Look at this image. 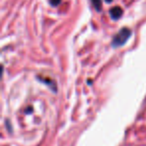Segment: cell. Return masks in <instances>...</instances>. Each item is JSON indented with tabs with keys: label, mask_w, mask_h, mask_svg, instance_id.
Listing matches in <instances>:
<instances>
[{
	"label": "cell",
	"mask_w": 146,
	"mask_h": 146,
	"mask_svg": "<svg viewBox=\"0 0 146 146\" xmlns=\"http://www.w3.org/2000/svg\"><path fill=\"white\" fill-rule=\"evenodd\" d=\"M131 35V30L128 28H123L115 35L113 41H112V46L113 47H119L125 44L126 41L129 39Z\"/></svg>",
	"instance_id": "obj_1"
},
{
	"label": "cell",
	"mask_w": 146,
	"mask_h": 146,
	"mask_svg": "<svg viewBox=\"0 0 146 146\" xmlns=\"http://www.w3.org/2000/svg\"><path fill=\"white\" fill-rule=\"evenodd\" d=\"M92 3H93L96 10L99 11L101 9V0H92Z\"/></svg>",
	"instance_id": "obj_3"
},
{
	"label": "cell",
	"mask_w": 146,
	"mask_h": 146,
	"mask_svg": "<svg viewBox=\"0 0 146 146\" xmlns=\"http://www.w3.org/2000/svg\"><path fill=\"white\" fill-rule=\"evenodd\" d=\"M61 2V0H50V4L52 5V6H57V5H59Z\"/></svg>",
	"instance_id": "obj_4"
},
{
	"label": "cell",
	"mask_w": 146,
	"mask_h": 146,
	"mask_svg": "<svg viewBox=\"0 0 146 146\" xmlns=\"http://www.w3.org/2000/svg\"><path fill=\"white\" fill-rule=\"evenodd\" d=\"M122 13H123V11H122V9L120 8V7H114V8H112L111 10H110V15H111V17L113 19H118L121 17Z\"/></svg>",
	"instance_id": "obj_2"
},
{
	"label": "cell",
	"mask_w": 146,
	"mask_h": 146,
	"mask_svg": "<svg viewBox=\"0 0 146 146\" xmlns=\"http://www.w3.org/2000/svg\"><path fill=\"white\" fill-rule=\"evenodd\" d=\"M105 1H106V2H107V3H110V2H111V1H112V0H105Z\"/></svg>",
	"instance_id": "obj_5"
}]
</instances>
